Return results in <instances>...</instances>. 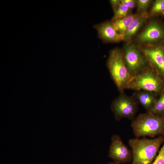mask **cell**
Wrapping results in <instances>:
<instances>
[{
  "mask_svg": "<svg viewBox=\"0 0 164 164\" xmlns=\"http://www.w3.org/2000/svg\"><path fill=\"white\" fill-rule=\"evenodd\" d=\"M164 10V0H156L153 3L148 13L149 17H152Z\"/></svg>",
  "mask_w": 164,
  "mask_h": 164,
  "instance_id": "9a60e30c",
  "label": "cell"
},
{
  "mask_svg": "<svg viewBox=\"0 0 164 164\" xmlns=\"http://www.w3.org/2000/svg\"><path fill=\"white\" fill-rule=\"evenodd\" d=\"M108 156L118 164L129 162L132 159L131 149L125 145L117 135H114L112 137Z\"/></svg>",
  "mask_w": 164,
  "mask_h": 164,
  "instance_id": "ba28073f",
  "label": "cell"
},
{
  "mask_svg": "<svg viewBox=\"0 0 164 164\" xmlns=\"http://www.w3.org/2000/svg\"><path fill=\"white\" fill-rule=\"evenodd\" d=\"M107 65L111 77L120 93H124L131 76L126 67L122 50L117 48L111 50Z\"/></svg>",
  "mask_w": 164,
  "mask_h": 164,
  "instance_id": "277c9868",
  "label": "cell"
},
{
  "mask_svg": "<svg viewBox=\"0 0 164 164\" xmlns=\"http://www.w3.org/2000/svg\"><path fill=\"white\" fill-rule=\"evenodd\" d=\"M131 126L137 138L164 135V117L146 112L133 119Z\"/></svg>",
  "mask_w": 164,
  "mask_h": 164,
  "instance_id": "3957f363",
  "label": "cell"
},
{
  "mask_svg": "<svg viewBox=\"0 0 164 164\" xmlns=\"http://www.w3.org/2000/svg\"><path fill=\"white\" fill-rule=\"evenodd\" d=\"M163 45L164 50V43H163Z\"/></svg>",
  "mask_w": 164,
  "mask_h": 164,
  "instance_id": "603a6c76",
  "label": "cell"
},
{
  "mask_svg": "<svg viewBox=\"0 0 164 164\" xmlns=\"http://www.w3.org/2000/svg\"><path fill=\"white\" fill-rule=\"evenodd\" d=\"M146 23L133 43L139 48L163 43L164 26L155 19L149 20Z\"/></svg>",
  "mask_w": 164,
  "mask_h": 164,
  "instance_id": "5b68a950",
  "label": "cell"
},
{
  "mask_svg": "<svg viewBox=\"0 0 164 164\" xmlns=\"http://www.w3.org/2000/svg\"><path fill=\"white\" fill-rule=\"evenodd\" d=\"M108 164H118L114 162H109Z\"/></svg>",
  "mask_w": 164,
  "mask_h": 164,
  "instance_id": "44dd1931",
  "label": "cell"
},
{
  "mask_svg": "<svg viewBox=\"0 0 164 164\" xmlns=\"http://www.w3.org/2000/svg\"><path fill=\"white\" fill-rule=\"evenodd\" d=\"M98 37L106 43H118L124 39V35L117 32L111 21H105L94 26Z\"/></svg>",
  "mask_w": 164,
  "mask_h": 164,
  "instance_id": "30bf717a",
  "label": "cell"
},
{
  "mask_svg": "<svg viewBox=\"0 0 164 164\" xmlns=\"http://www.w3.org/2000/svg\"><path fill=\"white\" fill-rule=\"evenodd\" d=\"M149 17L148 12L139 14L132 22L125 32L124 41L126 43L131 42L133 37L146 23Z\"/></svg>",
  "mask_w": 164,
  "mask_h": 164,
  "instance_id": "8fae6325",
  "label": "cell"
},
{
  "mask_svg": "<svg viewBox=\"0 0 164 164\" xmlns=\"http://www.w3.org/2000/svg\"><path fill=\"white\" fill-rule=\"evenodd\" d=\"M121 3L131 9L134 8L137 4V1L135 0H121Z\"/></svg>",
  "mask_w": 164,
  "mask_h": 164,
  "instance_id": "d6986e66",
  "label": "cell"
},
{
  "mask_svg": "<svg viewBox=\"0 0 164 164\" xmlns=\"http://www.w3.org/2000/svg\"><path fill=\"white\" fill-rule=\"evenodd\" d=\"M164 142V135L151 139L145 138L130 139L128 144L132 154L131 164H151Z\"/></svg>",
  "mask_w": 164,
  "mask_h": 164,
  "instance_id": "6da1fadb",
  "label": "cell"
},
{
  "mask_svg": "<svg viewBox=\"0 0 164 164\" xmlns=\"http://www.w3.org/2000/svg\"><path fill=\"white\" fill-rule=\"evenodd\" d=\"M137 1V14H141L147 12L152 1L150 0H138Z\"/></svg>",
  "mask_w": 164,
  "mask_h": 164,
  "instance_id": "e0dca14e",
  "label": "cell"
},
{
  "mask_svg": "<svg viewBox=\"0 0 164 164\" xmlns=\"http://www.w3.org/2000/svg\"><path fill=\"white\" fill-rule=\"evenodd\" d=\"M131 9L127 6L121 3L118 8L114 12L111 20L123 18L131 14Z\"/></svg>",
  "mask_w": 164,
  "mask_h": 164,
  "instance_id": "2e32d148",
  "label": "cell"
},
{
  "mask_svg": "<svg viewBox=\"0 0 164 164\" xmlns=\"http://www.w3.org/2000/svg\"><path fill=\"white\" fill-rule=\"evenodd\" d=\"M139 14H131L126 17L111 21L118 33L124 35L131 23Z\"/></svg>",
  "mask_w": 164,
  "mask_h": 164,
  "instance_id": "4fadbf2b",
  "label": "cell"
},
{
  "mask_svg": "<svg viewBox=\"0 0 164 164\" xmlns=\"http://www.w3.org/2000/svg\"><path fill=\"white\" fill-rule=\"evenodd\" d=\"M152 164H164V142Z\"/></svg>",
  "mask_w": 164,
  "mask_h": 164,
  "instance_id": "ac0fdd59",
  "label": "cell"
},
{
  "mask_svg": "<svg viewBox=\"0 0 164 164\" xmlns=\"http://www.w3.org/2000/svg\"><path fill=\"white\" fill-rule=\"evenodd\" d=\"M113 11L114 12L121 4V0H111L110 1Z\"/></svg>",
  "mask_w": 164,
  "mask_h": 164,
  "instance_id": "ffe728a7",
  "label": "cell"
},
{
  "mask_svg": "<svg viewBox=\"0 0 164 164\" xmlns=\"http://www.w3.org/2000/svg\"><path fill=\"white\" fill-rule=\"evenodd\" d=\"M146 111H150L153 108L157 99V96L154 93L148 91H136L132 95Z\"/></svg>",
  "mask_w": 164,
  "mask_h": 164,
  "instance_id": "7c38bea8",
  "label": "cell"
},
{
  "mask_svg": "<svg viewBox=\"0 0 164 164\" xmlns=\"http://www.w3.org/2000/svg\"><path fill=\"white\" fill-rule=\"evenodd\" d=\"M160 14L162 15H164V10L162 12L160 13Z\"/></svg>",
  "mask_w": 164,
  "mask_h": 164,
  "instance_id": "7402d4cb",
  "label": "cell"
},
{
  "mask_svg": "<svg viewBox=\"0 0 164 164\" xmlns=\"http://www.w3.org/2000/svg\"><path fill=\"white\" fill-rule=\"evenodd\" d=\"M138 104L133 96H128L124 92L113 101L111 109L117 120L123 118L133 119L138 110Z\"/></svg>",
  "mask_w": 164,
  "mask_h": 164,
  "instance_id": "8992f818",
  "label": "cell"
},
{
  "mask_svg": "<svg viewBox=\"0 0 164 164\" xmlns=\"http://www.w3.org/2000/svg\"><path fill=\"white\" fill-rule=\"evenodd\" d=\"M159 96L153 108L149 112L164 117V89Z\"/></svg>",
  "mask_w": 164,
  "mask_h": 164,
  "instance_id": "5bb4252c",
  "label": "cell"
},
{
  "mask_svg": "<svg viewBox=\"0 0 164 164\" xmlns=\"http://www.w3.org/2000/svg\"><path fill=\"white\" fill-rule=\"evenodd\" d=\"M164 89V77L149 64L131 76L125 89L144 90L159 96Z\"/></svg>",
  "mask_w": 164,
  "mask_h": 164,
  "instance_id": "7a4b0ae2",
  "label": "cell"
},
{
  "mask_svg": "<svg viewBox=\"0 0 164 164\" xmlns=\"http://www.w3.org/2000/svg\"><path fill=\"white\" fill-rule=\"evenodd\" d=\"M139 48L148 64L164 77L163 43Z\"/></svg>",
  "mask_w": 164,
  "mask_h": 164,
  "instance_id": "9c48e42d",
  "label": "cell"
},
{
  "mask_svg": "<svg viewBox=\"0 0 164 164\" xmlns=\"http://www.w3.org/2000/svg\"><path fill=\"white\" fill-rule=\"evenodd\" d=\"M122 50L126 67L131 76L148 65L140 48L134 44L126 43Z\"/></svg>",
  "mask_w": 164,
  "mask_h": 164,
  "instance_id": "52a82bcc",
  "label": "cell"
}]
</instances>
